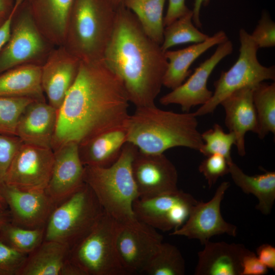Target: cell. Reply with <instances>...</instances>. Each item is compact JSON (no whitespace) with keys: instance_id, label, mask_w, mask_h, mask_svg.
<instances>
[{"instance_id":"cell-1","label":"cell","mask_w":275,"mask_h":275,"mask_svg":"<svg viewBox=\"0 0 275 275\" xmlns=\"http://www.w3.org/2000/svg\"><path fill=\"white\" fill-rule=\"evenodd\" d=\"M128 98L120 78L103 60L81 61L77 77L58 109L51 149L78 145L103 132L125 127Z\"/></svg>"},{"instance_id":"cell-2","label":"cell","mask_w":275,"mask_h":275,"mask_svg":"<svg viewBox=\"0 0 275 275\" xmlns=\"http://www.w3.org/2000/svg\"><path fill=\"white\" fill-rule=\"evenodd\" d=\"M103 60L121 80L130 103L136 107L155 105L168 62L160 45L146 34L123 2L117 7Z\"/></svg>"},{"instance_id":"cell-3","label":"cell","mask_w":275,"mask_h":275,"mask_svg":"<svg viewBox=\"0 0 275 275\" xmlns=\"http://www.w3.org/2000/svg\"><path fill=\"white\" fill-rule=\"evenodd\" d=\"M197 117L194 113L165 111L155 105L136 107L127 121V142L148 154L176 147L199 151L203 142Z\"/></svg>"},{"instance_id":"cell-4","label":"cell","mask_w":275,"mask_h":275,"mask_svg":"<svg viewBox=\"0 0 275 275\" xmlns=\"http://www.w3.org/2000/svg\"><path fill=\"white\" fill-rule=\"evenodd\" d=\"M138 150L127 142L118 159L111 166H85L84 182L93 190L105 213L123 225L140 222L133 210L139 194L131 169Z\"/></svg>"},{"instance_id":"cell-5","label":"cell","mask_w":275,"mask_h":275,"mask_svg":"<svg viewBox=\"0 0 275 275\" xmlns=\"http://www.w3.org/2000/svg\"><path fill=\"white\" fill-rule=\"evenodd\" d=\"M118 6L112 0H74L63 46L81 61L103 60Z\"/></svg>"},{"instance_id":"cell-6","label":"cell","mask_w":275,"mask_h":275,"mask_svg":"<svg viewBox=\"0 0 275 275\" xmlns=\"http://www.w3.org/2000/svg\"><path fill=\"white\" fill-rule=\"evenodd\" d=\"M104 211L85 183L58 205L45 227V240L64 243L70 249L94 228Z\"/></svg>"},{"instance_id":"cell-7","label":"cell","mask_w":275,"mask_h":275,"mask_svg":"<svg viewBox=\"0 0 275 275\" xmlns=\"http://www.w3.org/2000/svg\"><path fill=\"white\" fill-rule=\"evenodd\" d=\"M121 225L104 212L92 230L70 249V261L84 275H127L117 248Z\"/></svg>"},{"instance_id":"cell-8","label":"cell","mask_w":275,"mask_h":275,"mask_svg":"<svg viewBox=\"0 0 275 275\" xmlns=\"http://www.w3.org/2000/svg\"><path fill=\"white\" fill-rule=\"evenodd\" d=\"M240 48L237 60L227 71H222L214 82V91L209 100L194 112L196 117L213 113L221 102L234 92L254 86L265 80L275 79L274 66L266 67L258 61V47L245 30L239 32Z\"/></svg>"},{"instance_id":"cell-9","label":"cell","mask_w":275,"mask_h":275,"mask_svg":"<svg viewBox=\"0 0 275 275\" xmlns=\"http://www.w3.org/2000/svg\"><path fill=\"white\" fill-rule=\"evenodd\" d=\"M55 47L39 30L24 0L13 17L9 40L0 51V74L25 64L41 66Z\"/></svg>"},{"instance_id":"cell-10","label":"cell","mask_w":275,"mask_h":275,"mask_svg":"<svg viewBox=\"0 0 275 275\" xmlns=\"http://www.w3.org/2000/svg\"><path fill=\"white\" fill-rule=\"evenodd\" d=\"M53 161L51 148L22 143L10 164L4 183L22 190H45Z\"/></svg>"},{"instance_id":"cell-11","label":"cell","mask_w":275,"mask_h":275,"mask_svg":"<svg viewBox=\"0 0 275 275\" xmlns=\"http://www.w3.org/2000/svg\"><path fill=\"white\" fill-rule=\"evenodd\" d=\"M198 201L182 190L155 197L138 198L133 204L136 218L155 229L175 230L186 221Z\"/></svg>"},{"instance_id":"cell-12","label":"cell","mask_w":275,"mask_h":275,"mask_svg":"<svg viewBox=\"0 0 275 275\" xmlns=\"http://www.w3.org/2000/svg\"><path fill=\"white\" fill-rule=\"evenodd\" d=\"M230 185L229 182L224 181L209 201H198L192 207L185 223L169 235L196 239L202 245L215 235L226 234L235 237L237 233V227L226 222L221 211V202Z\"/></svg>"},{"instance_id":"cell-13","label":"cell","mask_w":275,"mask_h":275,"mask_svg":"<svg viewBox=\"0 0 275 275\" xmlns=\"http://www.w3.org/2000/svg\"><path fill=\"white\" fill-rule=\"evenodd\" d=\"M162 240V236L155 229L141 222L133 226L121 224L117 236V248L127 275L143 273Z\"/></svg>"},{"instance_id":"cell-14","label":"cell","mask_w":275,"mask_h":275,"mask_svg":"<svg viewBox=\"0 0 275 275\" xmlns=\"http://www.w3.org/2000/svg\"><path fill=\"white\" fill-rule=\"evenodd\" d=\"M132 173L139 198H147L177 191L178 173L163 154L136 152Z\"/></svg>"},{"instance_id":"cell-15","label":"cell","mask_w":275,"mask_h":275,"mask_svg":"<svg viewBox=\"0 0 275 275\" xmlns=\"http://www.w3.org/2000/svg\"><path fill=\"white\" fill-rule=\"evenodd\" d=\"M233 50V43L229 39L217 45L214 52L195 69L187 80L162 96L160 103L163 105H179L183 112H189L192 107L205 104L213 94L207 88L211 73L219 62Z\"/></svg>"},{"instance_id":"cell-16","label":"cell","mask_w":275,"mask_h":275,"mask_svg":"<svg viewBox=\"0 0 275 275\" xmlns=\"http://www.w3.org/2000/svg\"><path fill=\"white\" fill-rule=\"evenodd\" d=\"M0 190L11 215V222L27 229L45 227L57 205L45 190H22L5 183Z\"/></svg>"},{"instance_id":"cell-17","label":"cell","mask_w":275,"mask_h":275,"mask_svg":"<svg viewBox=\"0 0 275 275\" xmlns=\"http://www.w3.org/2000/svg\"><path fill=\"white\" fill-rule=\"evenodd\" d=\"M81 61L64 46L54 47L41 65V82L48 103L59 109L78 73Z\"/></svg>"},{"instance_id":"cell-18","label":"cell","mask_w":275,"mask_h":275,"mask_svg":"<svg viewBox=\"0 0 275 275\" xmlns=\"http://www.w3.org/2000/svg\"><path fill=\"white\" fill-rule=\"evenodd\" d=\"M53 152L52 170L45 191L57 206L85 183V166L75 142H67Z\"/></svg>"},{"instance_id":"cell-19","label":"cell","mask_w":275,"mask_h":275,"mask_svg":"<svg viewBox=\"0 0 275 275\" xmlns=\"http://www.w3.org/2000/svg\"><path fill=\"white\" fill-rule=\"evenodd\" d=\"M58 115V110L45 100H34L22 112L16 135L23 143L51 148Z\"/></svg>"},{"instance_id":"cell-20","label":"cell","mask_w":275,"mask_h":275,"mask_svg":"<svg viewBox=\"0 0 275 275\" xmlns=\"http://www.w3.org/2000/svg\"><path fill=\"white\" fill-rule=\"evenodd\" d=\"M254 86L239 89L225 98L220 103L225 112V123L235 136L238 154H246L245 136L247 132L257 134L258 123L253 99Z\"/></svg>"},{"instance_id":"cell-21","label":"cell","mask_w":275,"mask_h":275,"mask_svg":"<svg viewBox=\"0 0 275 275\" xmlns=\"http://www.w3.org/2000/svg\"><path fill=\"white\" fill-rule=\"evenodd\" d=\"M198 253L195 275H240L242 260L250 250L244 244L224 241L204 243Z\"/></svg>"},{"instance_id":"cell-22","label":"cell","mask_w":275,"mask_h":275,"mask_svg":"<svg viewBox=\"0 0 275 275\" xmlns=\"http://www.w3.org/2000/svg\"><path fill=\"white\" fill-rule=\"evenodd\" d=\"M33 20L54 46L64 44L74 0H26Z\"/></svg>"},{"instance_id":"cell-23","label":"cell","mask_w":275,"mask_h":275,"mask_svg":"<svg viewBox=\"0 0 275 275\" xmlns=\"http://www.w3.org/2000/svg\"><path fill=\"white\" fill-rule=\"evenodd\" d=\"M127 142L126 126L97 134L78 145V153L84 166L106 167L119 158Z\"/></svg>"},{"instance_id":"cell-24","label":"cell","mask_w":275,"mask_h":275,"mask_svg":"<svg viewBox=\"0 0 275 275\" xmlns=\"http://www.w3.org/2000/svg\"><path fill=\"white\" fill-rule=\"evenodd\" d=\"M228 40L225 32L221 30L202 42L181 49L165 51L168 64L163 79V86L173 90L181 85L189 75V67L199 57L213 46Z\"/></svg>"},{"instance_id":"cell-25","label":"cell","mask_w":275,"mask_h":275,"mask_svg":"<svg viewBox=\"0 0 275 275\" xmlns=\"http://www.w3.org/2000/svg\"><path fill=\"white\" fill-rule=\"evenodd\" d=\"M41 66L25 64L0 74V96L45 100L41 82Z\"/></svg>"},{"instance_id":"cell-26","label":"cell","mask_w":275,"mask_h":275,"mask_svg":"<svg viewBox=\"0 0 275 275\" xmlns=\"http://www.w3.org/2000/svg\"><path fill=\"white\" fill-rule=\"evenodd\" d=\"M69 253L67 245L44 240L28 255L20 275H64Z\"/></svg>"},{"instance_id":"cell-27","label":"cell","mask_w":275,"mask_h":275,"mask_svg":"<svg viewBox=\"0 0 275 275\" xmlns=\"http://www.w3.org/2000/svg\"><path fill=\"white\" fill-rule=\"evenodd\" d=\"M229 173L234 183L245 194H253L258 200L256 206L264 215L271 211L275 201V172L267 171L264 173L250 176L233 161L228 163Z\"/></svg>"},{"instance_id":"cell-28","label":"cell","mask_w":275,"mask_h":275,"mask_svg":"<svg viewBox=\"0 0 275 275\" xmlns=\"http://www.w3.org/2000/svg\"><path fill=\"white\" fill-rule=\"evenodd\" d=\"M166 0H123L124 5L137 18L146 34L161 45L163 39V12Z\"/></svg>"},{"instance_id":"cell-29","label":"cell","mask_w":275,"mask_h":275,"mask_svg":"<svg viewBox=\"0 0 275 275\" xmlns=\"http://www.w3.org/2000/svg\"><path fill=\"white\" fill-rule=\"evenodd\" d=\"M253 99L258 123L260 139L275 133V83L261 82L253 89Z\"/></svg>"},{"instance_id":"cell-30","label":"cell","mask_w":275,"mask_h":275,"mask_svg":"<svg viewBox=\"0 0 275 275\" xmlns=\"http://www.w3.org/2000/svg\"><path fill=\"white\" fill-rule=\"evenodd\" d=\"M193 11L178 18L164 27L161 48L165 52L174 46L188 43H198L209 36L200 31L193 21Z\"/></svg>"},{"instance_id":"cell-31","label":"cell","mask_w":275,"mask_h":275,"mask_svg":"<svg viewBox=\"0 0 275 275\" xmlns=\"http://www.w3.org/2000/svg\"><path fill=\"white\" fill-rule=\"evenodd\" d=\"M45 227L27 229L7 222L0 224V240L21 253L29 255L44 240Z\"/></svg>"},{"instance_id":"cell-32","label":"cell","mask_w":275,"mask_h":275,"mask_svg":"<svg viewBox=\"0 0 275 275\" xmlns=\"http://www.w3.org/2000/svg\"><path fill=\"white\" fill-rule=\"evenodd\" d=\"M184 259L175 245L162 242L154 255L144 273L149 275H183Z\"/></svg>"},{"instance_id":"cell-33","label":"cell","mask_w":275,"mask_h":275,"mask_svg":"<svg viewBox=\"0 0 275 275\" xmlns=\"http://www.w3.org/2000/svg\"><path fill=\"white\" fill-rule=\"evenodd\" d=\"M203 145L199 152L205 156L218 154L224 156L228 163L232 160L231 150L235 144L233 132H225L221 125L216 123L213 127L201 133Z\"/></svg>"},{"instance_id":"cell-34","label":"cell","mask_w":275,"mask_h":275,"mask_svg":"<svg viewBox=\"0 0 275 275\" xmlns=\"http://www.w3.org/2000/svg\"><path fill=\"white\" fill-rule=\"evenodd\" d=\"M36 99L0 96V134L16 135L18 119L25 107Z\"/></svg>"},{"instance_id":"cell-35","label":"cell","mask_w":275,"mask_h":275,"mask_svg":"<svg viewBox=\"0 0 275 275\" xmlns=\"http://www.w3.org/2000/svg\"><path fill=\"white\" fill-rule=\"evenodd\" d=\"M28 255L0 240V275H20Z\"/></svg>"},{"instance_id":"cell-36","label":"cell","mask_w":275,"mask_h":275,"mask_svg":"<svg viewBox=\"0 0 275 275\" xmlns=\"http://www.w3.org/2000/svg\"><path fill=\"white\" fill-rule=\"evenodd\" d=\"M204 159L199 166V171L204 176L210 188L219 178L229 173L227 160L223 156L212 154Z\"/></svg>"},{"instance_id":"cell-37","label":"cell","mask_w":275,"mask_h":275,"mask_svg":"<svg viewBox=\"0 0 275 275\" xmlns=\"http://www.w3.org/2000/svg\"><path fill=\"white\" fill-rule=\"evenodd\" d=\"M22 143L17 136L0 134V185L4 183L10 164Z\"/></svg>"},{"instance_id":"cell-38","label":"cell","mask_w":275,"mask_h":275,"mask_svg":"<svg viewBox=\"0 0 275 275\" xmlns=\"http://www.w3.org/2000/svg\"><path fill=\"white\" fill-rule=\"evenodd\" d=\"M250 35L258 48L274 47L275 23L265 11Z\"/></svg>"},{"instance_id":"cell-39","label":"cell","mask_w":275,"mask_h":275,"mask_svg":"<svg viewBox=\"0 0 275 275\" xmlns=\"http://www.w3.org/2000/svg\"><path fill=\"white\" fill-rule=\"evenodd\" d=\"M268 268L258 259L256 253L250 251L243 257L240 275H264Z\"/></svg>"},{"instance_id":"cell-40","label":"cell","mask_w":275,"mask_h":275,"mask_svg":"<svg viewBox=\"0 0 275 275\" xmlns=\"http://www.w3.org/2000/svg\"><path fill=\"white\" fill-rule=\"evenodd\" d=\"M190 10L185 4V0H168L167 11L163 18L164 27L185 15Z\"/></svg>"},{"instance_id":"cell-41","label":"cell","mask_w":275,"mask_h":275,"mask_svg":"<svg viewBox=\"0 0 275 275\" xmlns=\"http://www.w3.org/2000/svg\"><path fill=\"white\" fill-rule=\"evenodd\" d=\"M256 255L268 269L275 270V248L268 243L259 245L256 249Z\"/></svg>"},{"instance_id":"cell-42","label":"cell","mask_w":275,"mask_h":275,"mask_svg":"<svg viewBox=\"0 0 275 275\" xmlns=\"http://www.w3.org/2000/svg\"><path fill=\"white\" fill-rule=\"evenodd\" d=\"M23 1H14V6L11 12L0 26V51L9 40L13 17L18 7Z\"/></svg>"},{"instance_id":"cell-43","label":"cell","mask_w":275,"mask_h":275,"mask_svg":"<svg viewBox=\"0 0 275 275\" xmlns=\"http://www.w3.org/2000/svg\"><path fill=\"white\" fill-rule=\"evenodd\" d=\"M209 0H195L194 8L192 10L193 16V21L197 28H201L202 23L200 20V11L202 5L207 4Z\"/></svg>"},{"instance_id":"cell-44","label":"cell","mask_w":275,"mask_h":275,"mask_svg":"<svg viewBox=\"0 0 275 275\" xmlns=\"http://www.w3.org/2000/svg\"><path fill=\"white\" fill-rule=\"evenodd\" d=\"M14 3L11 0H0V13L7 17L13 8Z\"/></svg>"},{"instance_id":"cell-45","label":"cell","mask_w":275,"mask_h":275,"mask_svg":"<svg viewBox=\"0 0 275 275\" xmlns=\"http://www.w3.org/2000/svg\"><path fill=\"white\" fill-rule=\"evenodd\" d=\"M11 221V215L9 209L0 211V224Z\"/></svg>"},{"instance_id":"cell-46","label":"cell","mask_w":275,"mask_h":275,"mask_svg":"<svg viewBox=\"0 0 275 275\" xmlns=\"http://www.w3.org/2000/svg\"><path fill=\"white\" fill-rule=\"evenodd\" d=\"M8 209L7 204L2 196L0 190V211H4Z\"/></svg>"},{"instance_id":"cell-47","label":"cell","mask_w":275,"mask_h":275,"mask_svg":"<svg viewBox=\"0 0 275 275\" xmlns=\"http://www.w3.org/2000/svg\"><path fill=\"white\" fill-rule=\"evenodd\" d=\"M6 18L7 17L4 16L0 13V26L2 25V24L3 23Z\"/></svg>"},{"instance_id":"cell-48","label":"cell","mask_w":275,"mask_h":275,"mask_svg":"<svg viewBox=\"0 0 275 275\" xmlns=\"http://www.w3.org/2000/svg\"><path fill=\"white\" fill-rule=\"evenodd\" d=\"M123 0H112L114 4L117 6L121 4L123 2Z\"/></svg>"},{"instance_id":"cell-49","label":"cell","mask_w":275,"mask_h":275,"mask_svg":"<svg viewBox=\"0 0 275 275\" xmlns=\"http://www.w3.org/2000/svg\"><path fill=\"white\" fill-rule=\"evenodd\" d=\"M11 1H12L13 2H14V1H15V0H11Z\"/></svg>"}]
</instances>
